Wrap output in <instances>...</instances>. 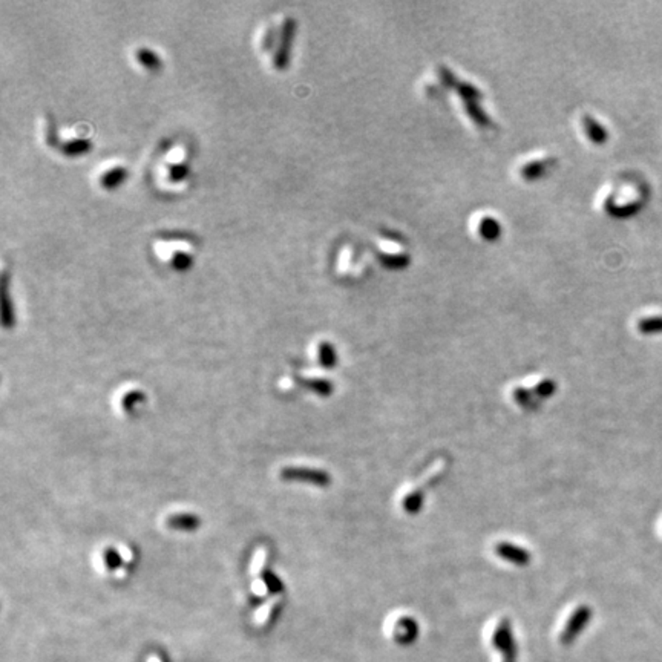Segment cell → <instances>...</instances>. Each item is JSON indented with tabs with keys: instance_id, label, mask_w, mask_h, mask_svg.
<instances>
[{
	"instance_id": "cell-15",
	"label": "cell",
	"mask_w": 662,
	"mask_h": 662,
	"mask_svg": "<svg viewBox=\"0 0 662 662\" xmlns=\"http://www.w3.org/2000/svg\"><path fill=\"white\" fill-rule=\"evenodd\" d=\"M198 523H200V520H198L196 517L194 515H189V514H178V515H174V517H169V520H167V524L169 526H172L175 529H195V526H198Z\"/></svg>"
},
{
	"instance_id": "cell-16",
	"label": "cell",
	"mask_w": 662,
	"mask_h": 662,
	"mask_svg": "<svg viewBox=\"0 0 662 662\" xmlns=\"http://www.w3.org/2000/svg\"><path fill=\"white\" fill-rule=\"evenodd\" d=\"M422 506H423V493L420 489L414 490V493H411L404 498V509L408 512V514H415V512H419L422 509Z\"/></svg>"
},
{
	"instance_id": "cell-19",
	"label": "cell",
	"mask_w": 662,
	"mask_h": 662,
	"mask_svg": "<svg viewBox=\"0 0 662 662\" xmlns=\"http://www.w3.org/2000/svg\"><path fill=\"white\" fill-rule=\"evenodd\" d=\"M305 385L320 395H329L333 391V385L324 379H307Z\"/></svg>"
},
{
	"instance_id": "cell-9",
	"label": "cell",
	"mask_w": 662,
	"mask_h": 662,
	"mask_svg": "<svg viewBox=\"0 0 662 662\" xmlns=\"http://www.w3.org/2000/svg\"><path fill=\"white\" fill-rule=\"evenodd\" d=\"M281 475L285 480H298L316 484V486H329L331 483L330 475L320 469H305V468H289L284 469Z\"/></svg>"
},
{
	"instance_id": "cell-18",
	"label": "cell",
	"mask_w": 662,
	"mask_h": 662,
	"mask_svg": "<svg viewBox=\"0 0 662 662\" xmlns=\"http://www.w3.org/2000/svg\"><path fill=\"white\" fill-rule=\"evenodd\" d=\"M532 391H534V394L537 395V397L548 399V397H550V395L555 394V391H557V384H555L554 380H550V379H544V380H541L540 384H538Z\"/></svg>"
},
{
	"instance_id": "cell-6",
	"label": "cell",
	"mask_w": 662,
	"mask_h": 662,
	"mask_svg": "<svg viewBox=\"0 0 662 662\" xmlns=\"http://www.w3.org/2000/svg\"><path fill=\"white\" fill-rule=\"evenodd\" d=\"M592 619V609L587 606H579L572 612L569 619L566 621L561 633H559V643L563 645H570L575 641L581 632L586 629L587 624Z\"/></svg>"
},
{
	"instance_id": "cell-1",
	"label": "cell",
	"mask_w": 662,
	"mask_h": 662,
	"mask_svg": "<svg viewBox=\"0 0 662 662\" xmlns=\"http://www.w3.org/2000/svg\"><path fill=\"white\" fill-rule=\"evenodd\" d=\"M295 30V19L289 14L267 20L256 30L255 46L273 71H282L289 65Z\"/></svg>"
},
{
	"instance_id": "cell-21",
	"label": "cell",
	"mask_w": 662,
	"mask_h": 662,
	"mask_svg": "<svg viewBox=\"0 0 662 662\" xmlns=\"http://www.w3.org/2000/svg\"><path fill=\"white\" fill-rule=\"evenodd\" d=\"M265 557H267V554H265V550H259L255 559H254V568H251V570H254V573H256V570H261L262 569V564L265 561Z\"/></svg>"
},
{
	"instance_id": "cell-17",
	"label": "cell",
	"mask_w": 662,
	"mask_h": 662,
	"mask_svg": "<svg viewBox=\"0 0 662 662\" xmlns=\"http://www.w3.org/2000/svg\"><path fill=\"white\" fill-rule=\"evenodd\" d=\"M514 399L518 402V405L523 406L524 409H535L532 405H535L534 402V391H528L524 388H517L514 390Z\"/></svg>"
},
{
	"instance_id": "cell-5",
	"label": "cell",
	"mask_w": 662,
	"mask_h": 662,
	"mask_svg": "<svg viewBox=\"0 0 662 662\" xmlns=\"http://www.w3.org/2000/svg\"><path fill=\"white\" fill-rule=\"evenodd\" d=\"M127 166L120 160H107L94 170V183L101 190H115L127 178Z\"/></svg>"
},
{
	"instance_id": "cell-20",
	"label": "cell",
	"mask_w": 662,
	"mask_h": 662,
	"mask_svg": "<svg viewBox=\"0 0 662 662\" xmlns=\"http://www.w3.org/2000/svg\"><path fill=\"white\" fill-rule=\"evenodd\" d=\"M103 564L106 566L107 569H111V568H114V566H117V564H118L117 554H115L114 550H105V554H103Z\"/></svg>"
},
{
	"instance_id": "cell-2",
	"label": "cell",
	"mask_w": 662,
	"mask_h": 662,
	"mask_svg": "<svg viewBox=\"0 0 662 662\" xmlns=\"http://www.w3.org/2000/svg\"><path fill=\"white\" fill-rule=\"evenodd\" d=\"M190 178V152L184 143L170 145L154 167V183L161 192H183Z\"/></svg>"
},
{
	"instance_id": "cell-14",
	"label": "cell",
	"mask_w": 662,
	"mask_h": 662,
	"mask_svg": "<svg viewBox=\"0 0 662 662\" xmlns=\"http://www.w3.org/2000/svg\"><path fill=\"white\" fill-rule=\"evenodd\" d=\"M318 360L324 368H333L336 365V351L330 342H320L318 346Z\"/></svg>"
},
{
	"instance_id": "cell-11",
	"label": "cell",
	"mask_w": 662,
	"mask_h": 662,
	"mask_svg": "<svg viewBox=\"0 0 662 662\" xmlns=\"http://www.w3.org/2000/svg\"><path fill=\"white\" fill-rule=\"evenodd\" d=\"M417 637H419L417 621L409 617H404L395 621L394 632H393V638L395 643L400 645H409L417 639Z\"/></svg>"
},
{
	"instance_id": "cell-10",
	"label": "cell",
	"mask_w": 662,
	"mask_h": 662,
	"mask_svg": "<svg viewBox=\"0 0 662 662\" xmlns=\"http://www.w3.org/2000/svg\"><path fill=\"white\" fill-rule=\"evenodd\" d=\"M495 554L497 557L504 559V561H508L514 566H520V568L528 566L532 559L529 550L521 548V546L506 543V541L495 544Z\"/></svg>"
},
{
	"instance_id": "cell-3",
	"label": "cell",
	"mask_w": 662,
	"mask_h": 662,
	"mask_svg": "<svg viewBox=\"0 0 662 662\" xmlns=\"http://www.w3.org/2000/svg\"><path fill=\"white\" fill-rule=\"evenodd\" d=\"M151 245L156 261L169 270L186 271L195 262L196 245L189 235L161 234L154 238Z\"/></svg>"
},
{
	"instance_id": "cell-13",
	"label": "cell",
	"mask_w": 662,
	"mask_h": 662,
	"mask_svg": "<svg viewBox=\"0 0 662 662\" xmlns=\"http://www.w3.org/2000/svg\"><path fill=\"white\" fill-rule=\"evenodd\" d=\"M638 330L639 333L645 334V336H653V334H661L662 333V316L654 315V316H645L638 322Z\"/></svg>"
},
{
	"instance_id": "cell-12",
	"label": "cell",
	"mask_w": 662,
	"mask_h": 662,
	"mask_svg": "<svg viewBox=\"0 0 662 662\" xmlns=\"http://www.w3.org/2000/svg\"><path fill=\"white\" fill-rule=\"evenodd\" d=\"M37 131H39L40 141H42L46 147H54V143H56V135H57L59 127L56 125V121H54L51 114L50 115L46 114V115H43V117H40V120L37 123Z\"/></svg>"
},
{
	"instance_id": "cell-8",
	"label": "cell",
	"mask_w": 662,
	"mask_h": 662,
	"mask_svg": "<svg viewBox=\"0 0 662 662\" xmlns=\"http://www.w3.org/2000/svg\"><path fill=\"white\" fill-rule=\"evenodd\" d=\"M129 59L135 68L145 72L158 71L163 65V59L154 48L147 45H136L129 52Z\"/></svg>"
},
{
	"instance_id": "cell-4",
	"label": "cell",
	"mask_w": 662,
	"mask_h": 662,
	"mask_svg": "<svg viewBox=\"0 0 662 662\" xmlns=\"http://www.w3.org/2000/svg\"><path fill=\"white\" fill-rule=\"evenodd\" d=\"M91 147L92 136L86 126L74 125L59 127L54 149H57L66 158H76V156L90 152Z\"/></svg>"
},
{
	"instance_id": "cell-7",
	"label": "cell",
	"mask_w": 662,
	"mask_h": 662,
	"mask_svg": "<svg viewBox=\"0 0 662 662\" xmlns=\"http://www.w3.org/2000/svg\"><path fill=\"white\" fill-rule=\"evenodd\" d=\"M493 645L503 654L504 659H517V643L508 619H501L495 627L493 634Z\"/></svg>"
},
{
	"instance_id": "cell-22",
	"label": "cell",
	"mask_w": 662,
	"mask_h": 662,
	"mask_svg": "<svg viewBox=\"0 0 662 662\" xmlns=\"http://www.w3.org/2000/svg\"><path fill=\"white\" fill-rule=\"evenodd\" d=\"M503 662H515V659H504Z\"/></svg>"
}]
</instances>
